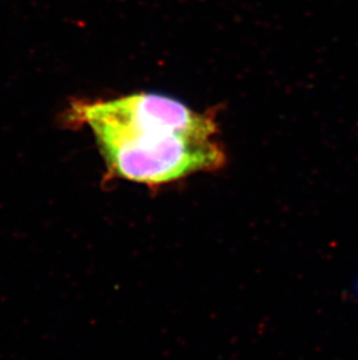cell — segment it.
Returning <instances> with one entry per match:
<instances>
[{
  "instance_id": "obj_1",
  "label": "cell",
  "mask_w": 358,
  "mask_h": 360,
  "mask_svg": "<svg viewBox=\"0 0 358 360\" xmlns=\"http://www.w3.org/2000/svg\"><path fill=\"white\" fill-rule=\"evenodd\" d=\"M88 126L110 173L161 186L225 163L216 120L168 96L139 92L110 101H74L61 120Z\"/></svg>"
},
{
  "instance_id": "obj_2",
  "label": "cell",
  "mask_w": 358,
  "mask_h": 360,
  "mask_svg": "<svg viewBox=\"0 0 358 360\" xmlns=\"http://www.w3.org/2000/svg\"><path fill=\"white\" fill-rule=\"evenodd\" d=\"M352 288H354V294L358 297V279L356 280L355 285H354Z\"/></svg>"
}]
</instances>
